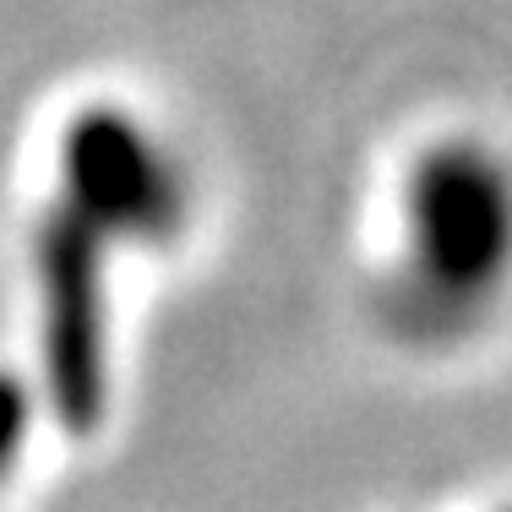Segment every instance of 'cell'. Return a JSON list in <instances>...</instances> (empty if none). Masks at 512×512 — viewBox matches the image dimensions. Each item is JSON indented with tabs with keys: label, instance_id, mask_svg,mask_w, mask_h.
<instances>
[{
	"label": "cell",
	"instance_id": "cell-1",
	"mask_svg": "<svg viewBox=\"0 0 512 512\" xmlns=\"http://www.w3.org/2000/svg\"><path fill=\"white\" fill-rule=\"evenodd\" d=\"M186 213L175 164L126 109H88L60 142V191L39 224L44 371L55 414L93 431L104 414V256L164 240Z\"/></svg>",
	"mask_w": 512,
	"mask_h": 512
},
{
	"label": "cell",
	"instance_id": "cell-2",
	"mask_svg": "<svg viewBox=\"0 0 512 512\" xmlns=\"http://www.w3.org/2000/svg\"><path fill=\"white\" fill-rule=\"evenodd\" d=\"M409 240L387 316L409 338H453L512 273V169L480 142H447L409 175Z\"/></svg>",
	"mask_w": 512,
	"mask_h": 512
},
{
	"label": "cell",
	"instance_id": "cell-3",
	"mask_svg": "<svg viewBox=\"0 0 512 512\" xmlns=\"http://www.w3.org/2000/svg\"><path fill=\"white\" fill-rule=\"evenodd\" d=\"M22 442H28V387L0 371V480H6L11 458L22 453Z\"/></svg>",
	"mask_w": 512,
	"mask_h": 512
}]
</instances>
